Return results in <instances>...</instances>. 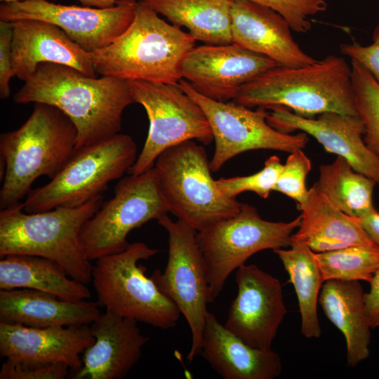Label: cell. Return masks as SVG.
<instances>
[{
  "label": "cell",
  "instance_id": "36",
  "mask_svg": "<svg viewBox=\"0 0 379 379\" xmlns=\"http://www.w3.org/2000/svg\"><path fill=\"white\" fill-rule=\"evenodd\" d=\"M341 53L366 69L379 83V24L373 34V42L364 46L357 42L343 44Z\"/></svg>",
  "mask_w": 379,
  "mask_h": 379
},
{
  "label": "cell",
  "instance_id": "26",
  "mask_svg": "<svg viewBox=\"0 0 379 379\" xmlns=\"http://www.w3.org/2000/svg\"><path fill=\"white\" fill-rule=\"evenodd\" d=\"M27 288L80 301L89 298L86 284L72 279L57 262L43 257L8 255L0 260V290Z\"/></svg>",
  "mask_w": 379,
  "mask_h": 379
},
{
  "label": "cell",
  "instance_id": "11",
  "mask_svg": "<svg viewBox=\"0 0 379 379\" xmlns=\"http://www.w3.org/2000/svg\"><path fill=\"white\" fill-rule=\"evenodd\" d=\"M127 81L135 103L144 107L149 123L145 142L129 174L152 168L161 152L181 142L197 140L208 145L213 140L204 112L178 84Z\"/></svg>",
  "mask_w": 379,
  "mask_h": 379
},
{
  "label": "cell",
  "instance_id": "22",
  "mask_svg": "<svg viewBox=\"0 0 379 379\" xmlns=\"http://www.w3.org/2000/svg\"><path fill=\"white\" fill-rule=\"evenodd\" d=\"M200 354L225 379H274L282 370L279 353L272 348L262 350L246 344L209 311Z\"/></svg>",
  "mask_w": 379,
  "mask_h": 379
},
{
  "label": "cell",
  "instance_id": "25",
  "mask_svg": "<svg viewBox=\"0 0 379 379\" xmlns=\"http://www.w3.org/2000/svg\"><path fill=\"white\" fill-rule=\"evenodd\" d=\"M319 303L326 317L345 339L348 366L354 367L366 360L370 353L371 328L366 313L364 292L359 281H324Z\"/></svg>",
  "mask_w": 379,
  "mask_h": 379
},
{
  "label": "cell",
  "instance_id": "31",
  "mask_svg": "<svg viewBox=\"0 0 379 379\" xmlns=\"http://www.w3.org/2000/svg\"><path fill=\"white\" fill-rule=\"evenodd\" d=\"M354 104L364 127V140L379 160V83L358 62L351 60Z\"/></svg>",
  "mask_w": 379,
  "mask_h": 379
},
{
  "label": "cell",
  "instance_id": "34",
  "mask_svg": "<svg viewBox=\"0 0 379 379\" xmlns=\"http://www.w3.org/2000/svg\"><path fill=\"white\" fill-rule=\"evenodd\" d=\"M233 1V0H231ZM269 7L281 14L293 31L307 32L312 27L310 18L326 9L324 0H246Z\"/></svg>",
  "mask_w": 379,
  "mask_h": 379
},
{
  "label": "cell",
  "instance_id": "38",
  "mask_svg": "<svg viewBox=\"0 0 379 379\" xmlns=\"http://www.w3.org/2000/svg\"><path fill=\"white\" fill-rule=\"evenodd\" d=\"M368 293H364L367 320L371 329L379 327V269L374 274Z\"/></svg>",
  "mask_w": 379,
  "mask_h": 379
},
{
  "label": "cell",
  "instance_id": "14",
  "mask_svg": "<svg viewBox=\"0 0 379 379\" xmlns=\"http://www.w3.org/2000/svg\"><path fill=\"white\" fill-rule=\"evenodd\" d=\"M138 1L119 0L108 8L66 6L47 0H28L0 6V20L32 19L53 24L84 50L93 53L112 44L133 20Z\"/></svg>",
  "mask_w": 379,
  "mask_h": 379
},
{
  "label": "cell",
  "instance_id": "21",
  "mask_svg": "<svg viewBox=\"0 0 379 379\" xmlns=\"http://www.w3.org/2000/svg\"><path fill=\"white\" fill-rule=\"evenodd\" d=\"M94 340L89 325L39 328L0 322V354L15 361L64 363L77 371Z\"/></svg>",
  "mask_w": 379,
  "mask_h": 379
},
{
  "label": "cell",
  "instance_id": "19",
  "mask_svg": "<svg viewBox=\"0 0 379 379\" xmlns=\"http://www.w3.org/2000/svg\"><path fill=\"white\" fill-rule=\"evenodd\" d=\"M95 340L83 353L74 379H122L138 363L149 340L138 321L105 310L89 325Z\"/></svg>",
  "mask_w": 379,
  "mask_h": 379
},
{
  "label": "cell",
  "instance_id": "35",
  "mask_svg": "<svg viewBox=\"0 0 379 379\" xmlns=\"http://www.w3.org/2000/svg\"><path fill=\"white\" fill-rule=\"evenodd\" d=\"M71 370L64 363L25 362L6 359L0 379H64Z\"/></svg>",
  "mask_w": 379,
  "mask_h": 379
},
{
  "label": "cell",
  "instance_id": "18",
  "mask_svg": "<svg viewBox=\"0 0 379 379\" xmlns=\"http://www.w3.org/2000/svg\"><path fill=\"white\" fill-rule=\"evenodd\" d=\"M230 18L232 43L238 46L265 55L283 67H301L317 60L294 40L288 21L269 7L233 0Z\"/></svg>",
  "mask_w": 379,
  "mask_h": 379
},
{
  "label": "cell",
  "instance_id": "40",
  "mask_svg": "<svg viewBox=\"0 0 379 379\" xmlns=\"http://www.w3.org/2000/svg\"><path fill=\"white\" fill-rule=\"evenodd\" d=\"M84 6L95 8H108L114 6L119 0H77Z\"/></svg>",
  "mask_w": 379,
  "mask_h": 379
},
{
  "label": "cell",
  "instance_id": "24",
  "mask_svg": "<svg viewBox=\"0 0 379 379\" xmlns=\"http://www.w3.org/2000/svg\"><path fill=\"white\" fill-rule=\"evenodd\" d=\"M298 208L301 221L293 235L315 253L348 246L379 247L366 232L359 218L342 212L314 185L305 202Z\"/></svg>",
  "mask_w": 379,
  "mask_h": 379
},
{
  "label": "cell",
  "instance_id": "20",
  "mask_svg": "<svg viewBox=\"0 0 379 379\" xmlns=\"http://www.w3.org/2000/svg\"><path fill=\"white\" fill-rule=\"evenodd\" d=\"M11 22L12 66L20 80L27 81L43 62L67 65L87 76L97 77L91 53L84 50L58 26L32 19Z\"/></svg>",
  "mask_w": 379,
  "mask_h": 379
},
{
  "label": "cell",
  "instance_id": "37",
  "mask_svg": "<svg viewBox=\"0 0 379 379\" xmlns=\"http://www.w3.org/2000/svg\"><path fill=\"white\" fill-rule=\"evenodd\" d=\"M11 22L0 20V98L6 99L10 96V81L15 77L12 66Z\"/></svg>",
  "mask_w": 379,
  "mask_h": 379
},
{
  "label": "cell",
  "instance_id": "7",
  "mask_svg": "<svg viewBox=\"0 0 379 379\" xmlns=\"http://www.w3.org/2000/svg\"><path fill=\"white\" fill-rule=\"evenodd\" d=\"M143 242L130 243L123 251L97 259L91 282L97 303L119 316L154 327H175L181 314L178 307L145 274L139 264L159 253Z\"/></svg>",
  "mask_w": 379,
  "mask_h": 379
},
{
  "label": "cell",
  "instance_id": "29",
  "mask_svg": "<svg viewBox=\"0 0 379 379\" xmlns=\"http://www.w3.org/2000/svg\"><path fill=\"white\" fill-rule=\"evenodd\" d=\"M319 172L314 185L342 212L360 218L375 208V181L354 170L344 158L337 156L332 163L321 165Z\"/></svg>",
  "mask_w": 379,
  "mask_h": 379
},
{
  "label": "cell",
  "instance_id": "3",
  "mask_svg": "<svg viewBox=\"0 0 379 379\" xmlns=\"http://www.w3.org/2000/svg\"><path fill=\"white\" fill-rule=\"evenodd\" d=\"M77 129L58 107L34 103L29 118L18 128L0 135L1 160L5 174L0 208L17 204L40 176L53 178L75 151Z\"/></svg>",
  "mask_w": 379,
  "mask_h": 379
},
{
  "label": "cell",
  "instance_id": "13",
  "mask_svg": "<svg viewBox=\"0 0 379 379\" xmlns=\"http://www.w3.org/2000/svg\"><path fill=\"white\" fill-rule=\"evenodd\" d=\"M178 84L201 107L210 124L215 142L210 161L212 172L219 171L227 161L244 152L272 149L291 153L302 149L309 141L303 132L284 133L272 127L267 121L265 107L252 110L234 101L212 100L182 79Z\"/></svg>",
  "mask_w": 379,
  "mask_h": 379
},
{
  "label": "cell",
  "instance_id": "41",
  "mask_svg": "<svg viewBox=\"0 0 379 379\" xmlns=\"http://www.w3.org/2000/svg\"><path fill=\"white\" fill-rule=\"evenodd\" d=\"M3 3L11 4V3H18L23 2L28 0H0Z\"/></svg>",
  "mask_w": 379,
  "mask_h": 379
},
{
  "label": "cell",
  "instance_id": "6",
  "mask_svg": "<svg viewBox=\"0 0 379 379\" xmlns=\"http://www.w3.org/2000/svg\"><path fill=\"white\" fill-rule=\"evenodd\" d=\"M153 169L168 212L197 232L234 215L243 205L222 193L204 147L194 140L164 150Z\"/></svg>",
  "mask_w": 379,
  "mask_h": 379
},
{
  "label": "cell",
  "instance_id": "28",
  "mask_svg": "<svg viewBox=\"0 0 379 379\" xmlns=\"http://www.w3.org/2000/svg\"><path fill=\"white\" fill-rule=\"evenodd\" d=\"M290 248L274 250L295 289L301 318V332L307 338H318L321 329L317 304L324 281L314 256V251L293 235Z\"/></svg>",
  "mask_w": 379,
  "mask_h": 379
},
{
  "label": "cell",
  "instance_id": "4",
  "mask_svg": "<svg viewBox=\"0 0 379 379\" xmlns=\"http://www.w3.org/2000/svg\"><path fill=\"white\" fill-rule=\"evenodd\" d=\"M196 40L138 1L128 29L112 44L91 53L97 74L124 81L177 84L181 64Z\"/></svg>",
  "mask_w": 379,
  "mask_h": 379
},
{
  "label": "cell",
  "instance_id": "16",
  "mask_svg": "<svg viewBox=\"0 0 379 379\" xmlns=\"http://www.w3.org/2000/svg\"><path fill=\"white\" fill-rule=\"evenodd\" d=\"M273 60L234 44L194 47L181 64L182 79L214 100H234L241 88L277 66Z\"/></svg>",
  "mask_w": 379,
  "mask_h": 379
},
{
  "label": "cell",
  "instance_id": "33",
  "mask_svg": "<svg viewBox=\"0 0 379 379\" xmlns=\"http://www.w3.org/2000/svg\"><path fill=\"white\" fill-rule=\"evenodd\" d=\"M312 168L311 161L302 149L290 153L279 175L274 191L294 200L297 207L306 201L309 190L305 180Z\"/></svg>",
  "mask_w": 379,
  "mask_h": 379
},
{
  "label": "cell",
  "instance_id": "10",
  "mask_svg": "<svg viewBox=\"0 0 379 379\" xmlns=\"http://www.w3.org/2000/svg\"><path fill=\"white\" fill-rule=\"evenodd\" d=\"M168 213L153 168L121 178L113 197L102 201L81 230L86 256L92 261L124 251L130 244L127 241L130 232Z\"/></svg>",
  "mask_w": 379,
  "mask_h": 379
},
{
  "label": "cell",
  "instance_id": "2",
  "mask_svg": "<svg viewBox=\"0 0 379 379\" xmlns=\"http://www.w3.org/2000/svg\"><path fill=\"white\" fill-rule=\"evenodd\" d=\"M233 101L249 108L281 106L306 118L357 114L351 65L334 55L301 67L277 65L244 85Z\"/></svg>",
  "mask_w": 379,
  "mask_h": 379
},
{
  "label": "cell",
  "instance_id": "17",
  "mask_svg": "<svg viewBox=\"0 0 379 379\" xmlns=\"http://www.w3.org/2000/svg\"><path fill=\"white\" fill-rule=\"evenodd\" d=\"M265 108L272 127L284 133L300 131L312 136L326 152L344 158L379 187V160L364 142V127L358 114L329 112L306 118L281 106Z\"/></svg>",
  "mask_w": 379,
  "mask_h": 379
},
{
  "label": "cell",
  "instance_id": "23",
  "mask_svg": "<svg viewBox=\"0 0 379 379\" xmlns=\"http://www.w3.org/2000/svg\"><path fill=\"white\" fill-rule=\"evenodd\" d=\"M98 306L32 289L0 290V322L6 324L39 328L90 325L101 313Z\"/></svg>",
  "mask_w": 379,
  "mask_h": 379
},
{
  "label": "cell",
  "instance_id": "9",
  "mask_svg": "<svg viewBox=\"0 0 379 379\" xmlns=\"http://www.w3.org/2000/svg\"><path fill=\"white\" fill-rule=\"evenodd\" d=\"M300 215L289 222L262 219L257 209L243 204L234 215L197 232L207 274L210 303L221 293L232 272L253 254L290 246Z\"/></svg>",
  "mask_w": 379,
  "mask_h": 379
},
{
  "label": "cell",
  "instance_id": "5",
  "mask_svg": "<svg viewBox=\"0 0 379 379\" xmlns=\"http://www.w3.org/2000/svg\"><path fill=\"white\" fill-rule=\"evenodd\" d=\"M102 195L76 207L27 213L20 202L0 211V258L29 255L50 259L72 279L91 281L93 265L80 239L81 230L101 206Z\"/></svg>",
  "mask_w": 379,
  "mask_h": 379
},
{
  "label": "cell",
  "instance_id": "27",
  "mask_svg": "<svg viewBox=\"0 0 379 379\" xmlns=\"http://www.w3.org/2000/svg\"><path fill=\"white\" fill-rule=\"evenodd\" d=\"M173 25L185 27L197 41L232 44L231 0H140Z\"/></svg>",
  "mask_w": 379,
  "mask_h": 379
},
{
  "label": "cell",
  "instance_id": "1",
  "mask_svg": "<svg viewBox=\"0 0 379 379\" xmlns=\"http://www.w3.org/2000/svg\"><path fill=\"white\" fill-rule=\"evenodd\" d=\"M13 101L46 103L60 109L77 129L75 149L119 133L125 109L135 103L127 81L89 77L72 67L51 62L38 65L13 95Z\"/></svg>",
  "mask_w": 379,
  "mask_h": 379
},
{
  "label": "cell",
  "instance_id": "30",
  "mask_svg": "<svg viewBox=\"0 0 379 379\" xmlns=\"http://www.w3.org/2000/svg\"><path fill=\"white\" fill-rule=\"evenodd\" d=\"M324 281L331 279L370 283L379 269V247L348 246L314 252Z\"/></svg>",
  "mask_w": 379,
  "mask_h": 379
},
{
  "label": "cell",
  "instance_id": "12",
  "mask_svg": "<svg viewBox=\"0 0 379 379\" xmlns=\"http://www.w3.org/2000/svg\"><path fill=\"white\" fill-rule=\"evenodd\" d=\"M168 236V255L163 272L156 270L151 279L178 307L192 333L187 359L201 352L202 335L210 303L204 260L197 241V231L182 221L165 215L157 220Z\"/></svg>",
  "mask_w": 379,
  "mask_h": 379
},
{
  "label": "cell",
  "instance_id": "8",
  "mask_svg": "<svg viewBox=\"0 0 379 379\" xmlns=\"http://www.w3.org/2000/svg\"><path fill=\"white\" fill-rule=\"evenodd\" d=\"M137 157L133 139L123 133L75 149L53 178L29 192L23 210L36 213L82 205L102 195L112 181L128 173Z\"/></svg>",
  "mask_w": 379,
  "mask_h": 379
},
{
  "label": "cell",
  "instance_id": "32",
  "mask_svg": "<svg viewBox=\"0 0 379 379\" xmlns=\"http://www.w3.org/2000/svg\"><path fill=\"white\" fill-rule=\"evenodd\" d=\"M283 164L277 156L268 158L262 169L250 175L221 178L216 184L222 193L229 198H236L244 192H253L267 199L274 186L283 168Z\"/></svg>",
  "mask_w": 379,
  "mask_h": 379
},
{
  "label": "cell",
  "instance_id": "39",
  "mask_svg": "<svg viewBox=\"0 0 379 379\" xmlns=\"http://www.w3.org/2000/svg\"><path fill=\"white\" fill-rule=\"evenodd\" d=\"M359 220L366 232L372 241L379 246V212L374 208L360 218Z\"/></svg>",
  "mask_w": 379,
  "mask_h": 379
},
{
  "label": "cell",
  "instance_id": "15",
  "mask_svg": "<svg viewBox=\"0 0 379 379\" xmlns=\"http://www.w3.org/2000/svg\"><path fill=\"white\" fill-rule=\"evenodd\" d=\"M237 294L224 326L246 344L271 349L286 314L280 281L255 265L236 270Z\"/></svg>",
  "mask_w": 379,
  "mask_h": 379
}]
</instances>
